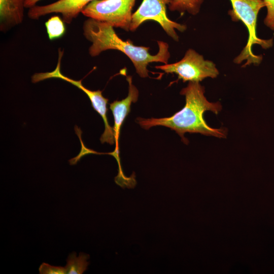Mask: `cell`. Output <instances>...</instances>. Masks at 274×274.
I'll return each mask as SVG.
<instances>
[{
    "instance_id": "obj_5",
    "label": "cell",
    "mask_w": 274,
    "mask_h": 274,
    "mask_svg": "<svg viewBox=\"0 0 274 274\" xmlns=\"http://www.w3.org/2000/svg\"><path fill=\"white\" fill-rule=\"evenodd\" d=\"M167 74H175L178 80L184 82H199L204 79L216 78L219 71L215 64L211 61L204 60L201 55L195 50L189 49L180 61L171 64H165L155 66Z\"/></svg>"
},
{
    "instance_id": "obj_6",
    "label": "cell",
    "mask_w": 274,
    "mask_h": 274,
    "mask_svg": "<svg viewBox=\"0 0 274 274\" xmlns=\"http://www.w3.org/2000/svg\"><path fill=\"white\" fill-rule=\"evenodd\" d=\"M171 0H143L138 10L132 14L129 30L135 31L147 20L158 22L165 32L176 41L179 36L176 29L183 32L186 26L170 20L166 15V5Z\"/></svg>"
},
{
    "instance_id": "obj_14",
    "label": "cell",
    "mask_w": 274,
    "mask_h": 274,
    "mask_svg": "<svg viewBox=\"0 0 274 274\" xmlns=\"http://www.w3.org/2000/svg\"><path fill=\"white\" fill-rule=\"evenodd\" d=\"M263 1L267 8V15L264 20V23L274 31V0Z\"/></svg>"
},
{
    "instance_id": "obj_1",
    "label": "cell",
    "mask_w": 274,
    "mask_h": 274,
    "mask_svg": "<svg viewBox=\"0 0 274 274\" xmlns=\"http://www.w3.org/2000/svg\"><path fill=\"white\" fill-rule=\"evenodd\" d=\"M181 94L185 95L186 104L183 109L169 117L144 119L139 117L138 123L144 129H148L155 126H163L175 130L187 144L188 141L184 134L199 133L206 135L217 138H225L226 130L209 126L203 118V114L211 111L217 114L221 110L220 102H211L206 98L204 88L198 82H189L187 86L183 88Z\"/></svg>"
},
{
    "instance_id": "obj_3",
    "label": "cell",
    "mask_w": 274,
    "mask_h": 274,
    "mask_svg": "<svg viewBox=\"0 0 274 274\" xmlns=\"http://www.w3.org/2000/svg\"><path fill=\"white\" fill-rule=\"evenodd\" d=\"M232 9L229 12L234 21L241 20L247 27L249 32L247 44L241 54L235 58L234 62L240 63L246 60L245 65L259 64L262 59L261 55H254L252 50L254 44L260 45L267 49L272 46L273 40H263L256 35V22L259 11L265 7L263 0H230Z\"/></svg>"
},
{
    "instance_id": "obj_15",
    "label": "cell",
    "mask_w": 274,
    "mask_h": 274,
    "mask_svg": "<svg viewBox=\"0 0 274 274\" xmlns=\"http://www.w3.org/2000/svg\"><path fill=\"white\" fill-rule=\"evenodd\" d=\"M40 274H65L67 273L65 267L53 266L43 263L39 268Z\"/></svg>"
},
{
    "instance_id": "obj_7",
    "label": "cell",
    "mask_w": 274,
    "mask_h": 274,
    "mask_svg": "<svg viewBox=\"0 0 274 274\" xmlns=\"http://www.w3.org/2000/svg\"><path fill=\"white\" fill-rule=\"evenodd\" d=\"M60 61L59 59L56 68L51 72L44 73L45 79L55 78L67 81L82 90L89 97L94 110L102 117L105 124V130L101 135L100 141L101 143H107L110 145L115 143L114 132L108 122L107 116L108 109L107 105L108 99L104 97L100 90L93 91L84 87L82 84V80L76 81L63 75L60 72Z\"/></svg>"
},
{
    "instance_id": "obj_16",
    "label": "cell",
    "mask_w": 274,
    "mask_h": 274,
    "mask_svg": "<svg viewBox=\"0 0 274 274\" xmlns=\"http://www.w3.org/2000/svg\"><path fill=\"white\" fill-rule=\"evenodd\" d=\"M41 0H24V7L30 8L36 6L37 3Z\"/></svg>"
},
{
    "instance_id": "obj_12",
    "label": "cell",
    "mask_w": 274,
    "mask_h": 274,
    "mask_svg": "<svg viewBox=\"0 0 274 274\" xmlns=\"http://www.w3.org/2000/svg\"><path fill=\"white\" fill-rule=\"evenodd\" d=\"M203 0H171L168 4L172 11H177L183 14L187 11L192 15L197 14Z\"/></svg>"
},
{
    "instance_id": "obj_4",
    "label": "cell",
    "mask_w": 274,
    "mask_h": 274,
    "mask_svg": "<svg viewBox=\"0 0 274 274\" xmlns=\"http://www.w3.org/2000/svg\"><path fill=\"white\" fill-rule=\"evenodd\" d=\"M135 1L94 0L84 8L81 13L113 27L129 31Z\"/></svg>"
},
{
    "instance_id": "obj_13",
    "label": "cell",
    "mask_w": 274,
    "mask_h": 274,
    "mask_svg": "<svg viewBox=\"0 0 274 274\" xmlns=\"http://www.w3.org/2000/svg\"><path fill=\"white\" fill-rule=\"evenodd\" d=\"M48 37L50 40L61 37L65 31L64 21L58 16H53L45 23Z\"/></svg>"
},
{
    "instance_id": "obj_10",
    "label": "cell",
    "mask_w": 274,
    "mask_h": 274,
    "mask_svg": "<svg viewBox=\"0 0 274 274\" xmlns=\"http://www.w3.org/2000/svg\"><path fill=\"white\" fill-rule=\"evenodd\" d=\"M24 0H0V29L6 31L22 23Z\"/></svg>"
},
{
    "instance_id": "obj_8",
    "label": "cell",
    "mask_w": 274,
    "mask_h": 274,
    "mask_svg": "<svg viewBox=\"0 0 274 274\" xmlns=\"http://www.w3.org/2000/svg\"><path fill=\"white\" fill-rule=\"evenodd\" d=\"M128 83V93L127 96L121 100H115L110 104V109L112 111L114 125L113 128L115 148L113 152L108 153L115 157L118 165V174L119 176L124 175L122 169L120 159L119 157V138L121 126L126 117L130 111V106L132 102H135L139 97V91L132 84V77L130 76L126 77Z\"/></svg>"
},
{
    "instance_id": "obj_11",
    "label": "cell",
    "mask_w": 274,
    "mask_h": 274,
    "mask_svg": "<svg viewBox=\"0 0 274 274\" xmlns=\"http://www.w3.org/2000/svg\"><path fill=\"white\" fill-rule=\"evenodd\" d=\"M89 255L80 252L77 256L76 252L70 254L66 260L65 268L67 274H82L87 269Z\"/></svg>"
},
{
    "instance_id": "obj_2",
    "label": "cell",
    "mask_w": 274,
    "mask_h": 274,
    "mask_svg": "<svg viewBox=\"0 0 274 274\" xmlns=\"http://www.w3.org/2000/svg\"><path fill=\"white\" fill-rule=\"evenodd\" d=\"M83 31L85 38L92 43L89 48L90 56H96L107 50L120 51L130 59L136 72L142 78L148 77L147 66L150 63L167 64L170 57L167 43L158 41L159 51L156 54L152 55L149 47L135 46L129 40H122L112 26L92 18H89L84 22Z\"/></svg>"
},
{
    "instance_id": "obj_9",
    "label": "cell",
    "mask_w": 274,
    "mask_h": 274,
    "mask_svg": "<svg viewBox=\"0 0 274 274\" xmlns=\"http://www.w3.org/2000/svg\"><path fill=\"white\" fill-rule=\"evenodd\" d=\"M94 0H58L44 6H35L29 9L28 16L31 19L51 13H60L64 22L70 24L84 8Z\"/></svg>"
}]
</instances>
